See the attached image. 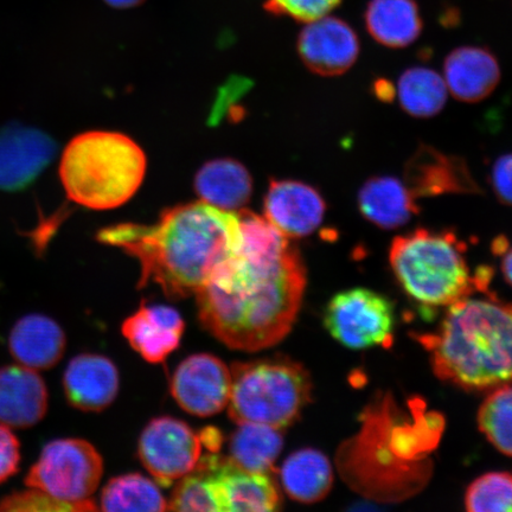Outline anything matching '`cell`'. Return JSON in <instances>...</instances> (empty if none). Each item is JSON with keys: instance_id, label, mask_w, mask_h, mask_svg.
<instances>
[{"instance_id": "26", "label": "cell", "mask_w": 512, "mask_h": 512, "mask_svg": "<svg viewBox=\"0 0 512 512\" xmlns=\"http://www.w3.org/2000/svg\"><path fill=\"white\" fill-rule=\"evenodd\" d=\"M396 92L402 110L419 119L432 118L443 111L448 94L441 75L426 67L406 69L400 76Z\"/></svg>"}, {"instance_id": "3", "label": "cell", "mask_w": 512, "mask_h": 512, "mask_svg": "<svg viewBox=\"0 0 512 512\" xmlns=\"http://www.w3.org/2000/svg\"><path fill=\"white\" fill-rule=\"evenodd\" d=\"M416 339L440 380L467 392L512 384V304L467 297L448 306L434 334Z\"/></svg>"}, {"instance_id": "35", "label": "cell", "mask_w": 512, "mask_h": 512, "mask_svg": "<svg viewBox=\"0 0 512 512\" xmlns=\"http://www.w3.org/2000/svg\"><path fill=\"white\" fill-rule=\"evenodd\" d=\"M494 252L502 255V273L505 281L512 286V246L505 238H498L494 242Z\"/></svg>"}, {"instance_id": "19", "label": "cell", "mask_w": 512, "mask_h": 512, "mask_svg": "<svg viewBox=\"0 0 512 512\" xmlns=\"http://www.w3.org/2000/svg\"><path fill=\"white\" fill-rule=\"evenodd\" d=\"M214 470L224 512H272L281 507V492L272 475L240 469L229 457L215 454Z\"/></svg>"}, {"instance_id": "24", "label": "cell", "mask_w": 512, "mask_h": 512, "mask_svg": "<svg viewBox=\"0 0 512 512\" xmlns=\"http://www.w3.org/2000/svg\"><path fill=\"white\" fill-rule=\"evenodd\" d=\"M364 21L370 36L392 49L411 46L424 27L415 0H370Z\"/></svg>"}, {"instance_id": "25", "label": "cell", "mask_w": 512, "mask_h": 512, "mask_svg": "<svg viewBox=\"0 0 512 512\" xmlns=\"http://www.w3.org/2000/svg\"><path fill=\"white\" fill-rule=\"evenodd\" d=\"M238 426L229 440V459L242 470L271 475L283 451V430L261 424Z\"/></svg>"}, {"instance_id": "10", "label": "cell", "mask_w": 512, "mask_h": 512, "mask_svg": "<svg viewBox=\"0 0 512 512\" xmlns=\"http://www.w3.org/2000/svg\"><path fill=\"white\" fill-rule=\"evenodd\" d=\"M171 395L183 411L209 418L228 407L232 392V371L210 354L185 358L172 376Z\"/></svg>"}, {"instance_id": "27", "label": "cell", "mask_w": 512, "mask_h": 512, "mask_svg": "<svg viewBox=\"0 0 512 512\" xmlns=\"http://www.w3.org/2000/svg\"><path fill=\"white\" fill-rule=\"evenodd\" d=\"M102 511H166L169 502L155 482L139 473L112 478L101 492Z\"/></svg>"}, {"instance_id": "37", "label": "cell", "mask_w": 512, "mask_h": 512, "mask_svg": "<svg viewBox=\"0 0 512 512\" xmlns=\"http://www.w3.org/2000/svg\"><path fill=\"white\" fill-rule=\"evenodd\" d=\"M375 94L382 101H392L395 96V88L387 80H379L375 83Z\"/></svg>"}, {"instance_id": "7", "label": "cell", "mask_w": 512, "mask_h": 512, "mask_svg": "<svg viewBox=\"0 0 512 512\" xmlns=\"http://www.w3.org/2000/svg\"><path fill=\"white\" fill-rule=\"evenodd\" d=\"M104 475V460L83 439H59L44 446L25 484L67 504L72 511L98 510L93 495Z\"/></svg>"}, {"instance_id": "34", "label": "cell", "mask_w": 512, "mask_h": 512, "mask_svg": "<svg viewBox=\"0 0 512 512\" xmlns=\"http://www.w3.org/2000/svg\"><path fill=\"white\" fill-rule=\"evenodd\" d=\"M491 185L498 201L512 207V153L499 157L492 166Z\"/></svg>"}, {"instance_id": "22", "label": "cell", "mask_w": 512, "mask_h": 512, "mask_svg": "<svg viewBox=\"0 0 512 512\" xmlns=\"http://www.w3.org/2000/svg\"><path fill=\"white\" fill-rule=\"evenodd\" d=\"M195 191L200 201L227 211H239L251 200L253 179L241 163L216 159L204 164L195 177Z\"/></svg>"}, {"instance_id": "16", "label": "cell", "mask_w": 512, "mask_h": 512, "mask_svg": "<svg viewBox=\"0 0 512 512\" xmlns=\"http://www.w3.org/2000/svg\"><path fill=\"white\" fill-rule=\"evenodd\" d=\"M185 324L174 307L142 304L123 323L131 347L152 364L163 363L181 344Z\"/></svg>"}, {"instance_id": "9", "label": "cell", "mask_w": 512, "mask_h": 512, "mask_svg": "<svg viewBox=\"0 0 512 512\" xmlns=\"http://www.w3.org/2000/svg\"><path fill=\"white\" fill-rule=\"evenodd\" d=\"M202 447L200 434L185 422L160 416L151 420L140 435L138 457L159 485L170 486L196 469Z\"/></svg>"}, {"instance_id": "15", "label": "cell", "mask_w": 512, "mask_h": 512, "mask_svg": "<svg viewBox=\"0 0 512 512\" xmlns=\"http://www.w3.org/2000/svg\"><path fill=\"white\" fill-rule=\"evenodd\" d=\"M120 377L115 364L102 355L81 354L69 362L63 389L70 406L83 412H101L119 393Z\"/></svg>"}, {"instance_id": "1", "label": "cell", "mask_w": 512, "mask_h": 512, "mask_svg": "<svg viewBox=\"0 0 512 512\" xmlns=\"http://www.w3.org/2000/svg\"><path fill=\"white\" fill-rule=\"evenodd\" d=\"M242 245L195 294L203 328L233 350L274 347L302 307L306 270L298 249L265 217L239 210Z\"/></svg>"}, {"instance_id": "29", "label": "cell", "mask_w": 512, "mask_h": 512, "mask_svg": "<svg viewBox=\"0 0 512 512\" xmlns=\"http://www.w3.org/2000/svg\"><path fill=\"white\" fill-rule=\"evenodd\" d=\"M478 427L492 446L512 457V384L490 390L479 408Z\"/></svg>"}, {"instance_id": "23", "label": "cell", "mask_w": 512, "mask_h": 512, "mask_svg": "<svg viewBox=\"0 0 512 512\" xmlns=\"http://www.w3.org/2000/svg\"><path fill=\"white\" fill-rule=\"evenodd\" d=\"M285 494L302 504H315L330 494L334 469L323 452L302 448L285 460L279 471Z\"/></svg>"}, {"instance_id": "13", "label": "cell", "mask_w": 512, "mask_h": 512, "mask_svg": "<svg viewBox=\"0 0 512 512\" xmlns=\"http://www.w3.org/2000/svg\"><path fill=\"white\" fill-rule=\"evenodd\" d=\"M403 182L418 200L450 194H482L465 159L446 155L425 144H420L408 159Z\"/></svg>"}, {"instance_id": "38", "label": "cell", "mask_w": 512, "mask_h": 512, "mask_svg": "<svg viewBox=\"0 0 512 512\" xmlns=\"http://www.w3.org/2000/svg\"><path fill=\"white\" fill-rule=\"evenodd\" d=\"M104 2L117 10H128L137 8L146 2V0H104Z\"/></svg>"}, {"instance_id": "32", "label": "cell", "mask_w": 512, "mask_h": 512, "mask_svg": "<svg viewBox=\"0 0 512 512\" xmlns=\"http://www.w3.org/2000/svg\"><path fill=\"white\" fill-rule=\"evenodd\" d=\"M0 511H72L67 504L49 496L46 492L32 489L15 492L0 501Z\"/></svg>"}, {"instance_id": "28", "label": "cell", "mask_w": 512, "mask_h": 512, "mask_svg": "<svg viewBox=\"0 0 512 512\" xmlns=\"http://www.w3.org/2000/svg\"><path fill=\"white\" fill-rule=\"evenodd\" d=\"M214 460L215 454L202 457L196 469L181 478L172 492L169 510L224 512Z\"/></svg>"}, {"instance_id": "17", "label": "cell", "mask_w": 512, "mask_h": 512, "mask_svg": "<svg viewBox=\"0 0 512 512\" xmlns=\"http://www.w3.org/2000/svg\"><path fill=\"white\" fill-rule=\"evenodd\" d=\"M46 383L24 366L0 368V424L17 430L34 427L48 411Z\"/></svg>"}, {"instance_id": "21", "label": "cell", "mask_w": 512, "mask_h": 512, "mask_svg": "<svg viewBox=\"0 0 512 512\" xmlns=\"http://www.w3.org/2000/svg\"><path fill=\"white\" fill-rule=\"evenodd\" d=\"M67 339L55 320L30 315L18 320L9 338L11 355L21 366L48 370L60 362Z\"/></svg>"}, {"instance_id": "6", "label": "cell", "mask_w": 512, "mask_h": 512, "mask_svg": "<svg viewBox=\"0 0 512 512\" xmlns=\"http://www.w3.org/2000/svg\"><path fill=\"white\" fill-rule=\"evenodd\" d=\"M228 413L236 425L261 424L285 430L312 399L303 364L286 357L234 363Z\"/></svg>"}, {"instance_id": "31", "label": "cell", "mask_w": 512, "mask_h": 512, "mask_svg": "<svg viewBox=\"0 0 512 512\" xmlns=\"http://www.w3.org/2000/svg\"><path fill=\"white\" fill-rule=\"evenodd\" d=\"M343 0H266L267 14L288 17L294 21L309 23L328 16Z\"/></svg>"}, {"instance_id": "12", "label": "cell", "mask_w": 512, "mask_h": 512, "mask_svg": "<svg viewBox=\"0 0 512 512\" xmlns=\"http://www.w3.org/2000/svg\"><path fill=\"white\" fill-rule=\"evenodd\" d=\"M55 140L37 128L10 124L0 130V190L28 188L56 157Z\"/></svg>"}, {"instance_id": "14", "label": "cell", "mask_w": 512, "mask_h": 512, "mask_svg": "<svg viewBox=\"0 0 512 512\" xmlns=\"http://www.w3.org/2000/svg\"><path fill=\"white\" fill-rule=\"evenodd\" d=\"M265 219L287 239H303L323 223L326 203L322 195L298 181H272L264 201Z\"/></svg>"}, {"instance_id": "20", "label": "cell", "mask_w": 512, "mask_h": 512, "mask_svg": "<svg viewBox=\"0 0 512 512\" xmlns=\"http://www.w3.org/2000/svg\"><path fill=\"white\" fill-rule=\"evenodd\" d=\"M357 201L364 219L386 230L405 226L420 211L418 198L405 182L393 176L368 179L358 192Z\"/></svg>"}, {"instance_id": "30", "label": "cell", "mask_w": 512, "mask_h": 512, "mask_svg": "<svg viewBox=\"0 0 512 512\" xmlns=\"http://www.w3.org/2000/svg\"><path fill=\"white\" fill-rule=\"evenodd\" d=\"M465 508L470 512H512V475L490 472L478 477L465 495Z\"/></svg>"}, {"instance_id": "5", "label": "cell", "mask_w": 512, "mask_h": 512, "mask_svg": "<svg viewBox=\"0 0 512 512\" xmlns=\"http://www.w3.org/2000/svg\"><path fill=\"white\" fill-rule=\"evenodd\" d=\"M147 160L133 139L93 131L75 137L63 152L60 175L70 200L93 210L123 206L143 184Z\"/></svg>"}, {"instance_id": "11", "label": "cell", "mask_w": 512, "mask_h": 512, "mask_svg": "<svg viewBox=\"0 0 512 512\" xmlns=\"http://www.w3.org/2000/svg\"><path fill=\"white\" fill-rule=\"evenodd\" d=\"M297 50L312 73L331 78L347 73L354 66L361 44L347 22L328 15L306 23L299 32Z\"/></svg>"}, {"instance_id": "8", "label": "cell", "mask_w": 512, "mask_h": 512, "mask_svg": "<svg viewBox=\"0 0 512 512\" xmlns=\"http://www.w3.org/2000/svg\"><path fill=\"white\" fill-rule=\"evenodd\" d=\"M324 326L345 348H389L393 344L394 305L368 288H350L337 293L326 305Z\"/></svg>"}, {"instance_id": "33", "label": "cell", "mask_w": 512, "mask_h": 512, "mask_svg": "<svg viewBox=\"0 0 512 512\" xmlns=\"http://www.w3.org/2000/svg\"><path fill=\"white\" fill-rule=\"evenodd\" d=\"M21 464V444L11 428L0 424V483L15 476Z\"/></svg>"}, {"instance_id": "4", "label": "cell", "mask_w": 512, "mask_h": 512, "mask_svg": "<svg viewBox=\"0 0 512 512\" xmlns=\"http://www.w3.org/2000/svg\"><path fill=\"white\" fill-rule=\"evenodd\" d=\"M465 252V243L451 230L421 228L393 241L389 262L396 280L416 303L448 307L486 291L490 283L489 268L472 274Z\"/></svg>"}, {"instance_id": "2", "label": "cell", "mask_w": 512, "mask_h": 512, "mask_svg": "<svg viewBox=\"0 0 512 512\" xmlns=\"http://www.w3.org/2000/svg\"><path fill=\"white\" fill-rule=\"evenodd\" d=\"M96 239L137 259L138 287L150 283L166 297L195 296L233 259L242 245L239 211L198 201L163 211L156 223H121L101 229Z\"/></svg>"}, {"instance_id": "36", "label": "cell", "mask_w": 512, "mask_h": 512, "mask_svg": "<svg viewBox=\"0 0 512 512\" xmlns=\"http://www.w3.org/2000/svg\"><path fill=\"white\" fill-rule=\"evenodd\" d=\"M202 445L206 446L209 451L217 452L220 450L222 444V437L220 431L215 428H207L200 434Z\"/></svg>"}, {"instance_id": "18", "label": "cell", "mask_w": 512, "mask_h": 512, "mask_svg": "<svg viewBox=\"0 0 512 512\" xmlns=\"http://www.w3.org/2000/svg\"><path fill=\"white\" fill-rule=\"evenodd\" d=\"M447 91L459 101L476 104L489 98L501 81L497 57L482 47H460L444 62Z\"/></svg>"}]
</instances>
